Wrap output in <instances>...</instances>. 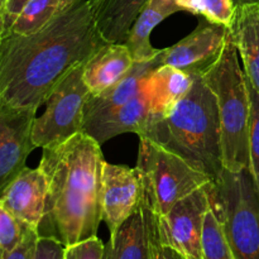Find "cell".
Segmentation results:
<instances>
[{
	"instance_id": "5",
	"label": "cell",
	"mask_w": 259,
	"mask_h": 259,
	"mask_svg": "<svg viewBox=\"0 0 259 259\" xmlns=\"http://www.w3.org/2000/svg\"><path fill=\"white\" fill-rule=\"evenodd\" d=\"M235 259H259V191L249 168L223 169L206 186Z\"/></svg>"
},
{
	"instance_id": "4",
	"label": "cell",
	"mask_w": 259,
	"mask_h": 259,
	"mask_svg": "<svg viewBox=\"0 0 259 259\" xmlns=\"http://www.w3.org/2000/svg\"><path fill=\"white\" fill-rule=\"evenodd\" d=\"M201 76L217 99L224 168H249V90L230 32L220 58Z\"/></svg>"
},
{
	"instance_id": "16",
	"label": "cell",
	"mask_w": 259,
	"mask_h": 259,
	"mask_svg": "<svg viewBox=\"0 0 259 259\" xmlns=\"http://www.w3.org/2000/svg\"><path fill=\"white\" fill-rule=\"evenodd\" d=\"M125 43H106L83 65V81L91 95H98L115 85L134 66Z\"/></svg>"
},
{
	"instance_id": "17",
	"label": "cell",
	"mask_w": 259,
	"mask_h": 259,
	"mask_svg": "<svg viewBox=\"0 0 259 259\" xmlns=\"http://www.w3.org/2000/svg\"><path fill=\"white\" fill-rule=\"evenodd\" d=\"M229 32L243 61V71L259 94V4L237 5Z\"/></svg>"
},
{
	"instance_id": "8",
	"label": "cell",
	"mask_w": 259,
	"mask_h": 259,
	"mask_svg": "<svg viewBox=\"0 0 259 259\" xmlns=\"http://www.w3.org/2000/svg\"><path fill=\"white\" fill-rule=\"evenodd\" d=\"M206 186L177 202L166 215L157 217L159 243L176 250L184 259H205L202 229L210 206Z\"/></svg>"
},
{
	"instance_id": "7",
	"label": "cell",
	"mask_w": 259,
	"mask_h": 259,
	"mask_svg": "<svg viewBox=\"0 0 259 259\" xmlns=\"http://www.w3.org/2000/svg\"><path fill=\"white\" fill-rule=\"evenodd\" d=\"M90 95L81 65L52 91L46 101L45 113L35 118L32 129L35 148L62 143L82 132L83 109Z\"/></svg>"
},
{
	"instance_id": "33",
	"label": "cell",
	"mask_w": 259,
	"mask_h": 259,
	"mask_svg": "<svg viewBox=\"0 0 259 259\" xmlns=\"http://www.w3.org/2000/svg\"><path fill=\"white\" fill-rule=\"evenodd\" d=\"M5 4H7V0H0V18H2L3 10H4Z\"/></svg>"
},
{
	"instance_id": "30",
	"label": "cell",
	"mask_w": 259,
	"mask_h": 259,
	"mask_svg": "<svg viewBox=\"0 0 259 259\" xmlns=\"http://www.w3.org/2000/svg\"><path fill=\"white\" fill-rule=\"evenodd\" d=\"M152 259H184L176 250L172 248L162 245L158 240V235H156V239L153 243V252H152Z\"/></svg>"
},
{
	"instance_id": "21",
	"label": "cell",
	"mask_w": 259,
	"mask_h": 259,
	"mask_svg": "<svg viewBox=\"0 0 259 259\" xmlns=\"http://www.w3.org/2000/svg\"><path fill=\"white\" fill-rule=\"evenodd\" d=\"M78 2L80 0H29L14 20L7 35H24L38 32Z\"/></svg>"
},
{
	"instance_id": "31",
	"label": "cell",
	"mask_w": 259,
	"mask_h": 259,
	"mask_svg": "<svg viewBox=\"0 0 259 259\" xmlns=\"http://www.w3.org/2000/svg\"><path fill=\"white\" fill-rule=\"evenodd\" d=\"M181 12H189L194 15H200L201 0H175Z\"/></svg>"
},
{
	"instance_id": "2",
	"label": "cell",
	"mask_w": 259,
	"mask_h": 259,
	"mask_svg": "<svg viewBox=\"0 0 259 259\" xmlns=\"http://www.w3.org/2000/svg\"><path fill=\"white\" fill-rule=\"evenodd\" d=\"M39 167L47 180L46 214L38 232L65 247L96 237L101 219V146L80 132L62 143L42 148Z\"/></svg>"
},
{
	"instance_id": "18",
	"label": "cell",
	"mask_w": 259,
	"mask_h": 259,
	"mask_svg": "<svg viewBox=\"0 0 259 259\" xmlns=\"http://www.w3.org/2000/svg\"><path fill=\"white\" fill-rule=\"evenodd\" d=\"M194 76L169 66H159L146 80L143 90L148 99L151 116H164L187 95Z\"/></svg>"
},
{
	"instance_id": "26",
	"label": "cell",
	"mask_w": 259,
	"mask_h": 259,
	"mask_svg": "<svg viewBox=\"0 0 259 259\" xmlns=\"http://www.w3.org/2000/svg\"><path fill=\"white\" fill-rule=\"evenodd\" d=\"M63 259H105V245L96 235L65 247Z\"/></svg>"
},
{
	"instance_id": "6",
	"label": "cell",
	"mask_w": 259,
	"mask_h": 259,
	"mask_svg": "<svg viewBox=\"0 0 259 259\" xmlns=\"http://www.w3.org/2000/svg\"><path fill=\"white\" fill-rule=\"evenodd\" d=\"M136 167L142 174L144 197L157 217L212 181L181 156L144 137H139Z\"/></svg>"
},
{
	"instance_id": "28",
	"label": "cell",
	"mask_w": 259,
	"mask_h": 259,
	"mask_svg": "<svg viewBox=\"0 0 259 259\" xmlns=\"http://www.w3.org/2000/svg\"><path fill=\"white\" fill-rule=\"evenodd\" d=\"M65 245L55 237L39 235L34 259H63Z\"/></svg>"
},
{
	"instance_id": "3",
	"label": "cell",
	"mask_w": 259,
	"mask_h": 259,
	"mask_svg": "<svg viewBox=\"0 0 259 259\" xmlns=\"http://www.w3.org/2000/svg\"><path fill=\"white\" fill-rule=\"evenodd\" d=\"M144 138L179 154L217 181L224 169L222 132L214 93L201 75L184 99L164 116H151Z\"/></svg>"
},
{
	"instance_id": "27",
	"label": "cell",
	"mask_w": 259,
	"mask_h": 259,
	"mask_svg": "<svg viewBox=\"0 0 259 259\" xmlns=\"http://www.w3.org/2000/svg\"><path fill=\"white\" fill-rule=\"evenodd\" d=\"M39 232L27 228L19 244L10 252L0 250V259H34Z\"/></svg>"
},
{
	"instance_id": "1",
	"label": "cell",
	"mask_w": 259,
	"mask_h": 259,
	"mask_svg": "<svg viewBox=\"0 0 259 259\" xmlns=\"http://www.w3.org/2000/svg\"><path fill=\"white\" fill-rule=\"evenodd\" d=\"M106 43L89 0H80L38 32L2 38L0 100L37 111L76 67Z\"/></svg>"
},
{
	"instance_id": "32",
	"label": "cell",
	"mask_w": 259,
	"mask_h": 259,
	"mask_svg": "<svg viewBox=\"0 0 259 259\" xmlns=\"http://www.w3.org/2000/svg\"><path fill=\"white\" fill-rule=\"evenodd\" d=\"M235 5H242V4H259V0H233Z\"/></svg>"
},
{
	"instance_id": "10",
	"label": "cell",
	"mask_w": 259,
	"mask_h": 259,
	"mask_svg": "<svg viewBox=\"0 0 259 259\" xmlns=\"http://www.w3.org/2000/svg\"><path fill=\"white\" fill-rule=\"evenodd\" d=\"M143 195V181L138 167L104 162L100 180L101 219L113 237L120 225L136 212Z\"/></svg>"
},
{
	"instance_id": "15",
	"label": "cell",
	"mask_w": 259,
	"mask_h": 259,
	"mask_svg": "<svg viewBox=\"0 0 259 259\" xmlns=\"http://www.w3.org/2000/svg\"><path fill=\"white\" fill-rule=\"evenodd\" d=\"M159 67L154 58L134 62L133 68L120 81L98 95H90L83 109V123L119 109L143 91L148 76ZM82 123V124H83Z\"/></svg>"
},
{
	"instance_id": "23",
	"label": "cell",
	"mask_w": 259,
	"mask_h": 259,
	"mask_svg": "<svg viewBox=\"0 0 259 259\" xmlns=\"http://www.w3.org/2000/svg\"><path fill=\"white\" fill-rule=\"evenodd\" d=\"M247 78V76H245ZM250 98L249 125V169L259 191V94L247 78Z\"/></svg>"
},
{
	"instance_id": "25",
	"label": "cell",
	"mask_w": 259,
	"mask_h": 259,
	"mask_svg": "<svg viewBox=\"0 0 259 259\" xmlns=\"http://www.w3.org/2000/svg\"><path fill=\"white\" fill-rule=\"evenodd\" d=\"M235 7L233 0H201L200 17L229 28L234 18Z\"/></svg>"
},
{
	"instance_id": "9",
	"label": "cell",
	"mask_w": 259,
	"mask_h": 259,
	"mask_svg": "<svg viewBox=\"0 0 259 259\" xmlns=\"http://www.w3.org/2000/svg\"><path fill=\"white\" fill-rule=\"evenodd\" d=\"M229 37V28L204 18L197 27L171 47L159 50L154 60L190 75H202L220 58Z\"/></svg>"
},
{
	"instance_id": "19",
	"label": "cell",
	"mask_w": 259,
	"mask_h": 259,
	"mask_svg": "<svg viewBox=\"0 0 259 259\" xmlns=\"http://www.w3.org/2000/svg\"><path fill=\"white\" fill-rule=\"evenodd\" d=\"M148 0H89L96 25L108 43H125Z\"/></svg>"
},
{
	"instance_id": "22",
	"label": "cell",
	"mask_w": 259,
	"mask_h": 259,
	"mask_svg": "<svg viewBox=\"0 0 259 259\" xmlns=\"http://www.w3.org/2000/svg\"><path fill=\"white\" fill-rule=\"evenodd\" d=\"M202 247L205 259H235L225 237L224 228L211 206H209L205 214Z\"/></svg>"
},
{
	"instance_id": "24",
	"label": "cell",
	"mask_w": 259,
	"mask_h": 259,
	"mask_svg": "<svg viewBox=\"0 0 259 259\" xmlns=\"http://www.w3.org/2000/svg\"><path fill=\"white\" fill-rule=\"evenodd\" d=\"M29 227L20 223L4 205L0 202V250L10 252L14 249Z\"/></svg>"
},
{
	"instance_id": "11",
	"label": "cell",
	"mask_w": 259,
	"mask_h": 259,
	"mask_svg": "<svg viewBox=\"0 0 259 259\" xmlns=\"http://www.w3.org/2000/svg\"><path fill=\"white\" fill-rule=\"evenodd\" d=\"M35 114L0 100V195L25 168L28 156L35 149L32 141Z\"/></svg>"
},
{
	"instance_id": "20",
	"label": "cell",
	"mask_w": 259,
	"mask_h": 259,
	"mask_svg": "<svg viewBox=\"0 0 259 259\" xmlns=\"http://www.w3.org/2000/svg\"><path fill=\"white\" fill-rule=\"evenodd\" d=\"M177 12H181V9L175 0H148L146 3L125 42L134 61L142 62L156 57L159 50L152 46V32L159 23Z\"/></svg>"
},
{
	"instance_id": "12",
	"label": "cell",
	"mask_w": 259,
	"mask_h": 259,
	"mask_svg": "<svg viewBox=\"0 0 259 259\" xmlns=\"http://www.w3.org/2000/svg\"><path fill=\"white\" fill-rule=\"evenodd\" d=\"M157 215L142 195L141 205L105 245V259H152Z\"/></svg>"
},
{
	"instance_id": "13",
	"label": "cell",
	"mask_w": 259,
	"mask_h": 259,
	"mask_svg": "<svg viewBox=\"0 0 259 259\" xmlns=\"http://www.w3.org/2000/svg\"><path fill=\"white\" fill-rule=\"evenodd\" d=\"M47 180L39 167H25L0 195V202L27 227L38 230L46 214Z\"/></svg>"
},
{
	"instance_id": "29",
	"label": "cell",
	"mask_w": 259,
	"mask_h": 259,
	"mask_svg": "<svg viewBox=\"0 0 259 259\" xmlns=\"http://www.w3.org/2000/svg\"><path fill=\"white\" fill-rule=\"evenodd\" d=\"M28 2L29 0H7L0 18V39L8 34L12 24Z\"/></svg>"
},
{
	"instance_id": "14",
	"label": "cell",
	"mask_w": 259,
	"mask_h": 259,
	"mask_svg": "<svg viewBox=\"0 0 259 259\" xmlns=\"http://www.w3.org/2000/svg\"><path fill=\"white\" fill-rule=\"evenodd\" d=\"M149 119L151 109L143 90L125 105L83 123L82 132L93 137L100 146H103L109 139L124 133H136L138 137L143 136Z\"/></svg>"
}]
</instances>
